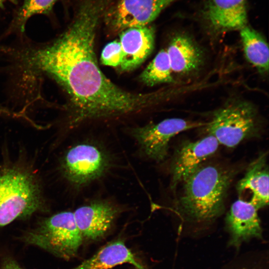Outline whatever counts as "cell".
<instances>
[{"instance_id":"obj_1","label":"cell","mask_w":269,"mask_h":269,"mask_svg":"<svg viewBox=\"0 0 269 269\" xmlns=\"http://www.w3.org/2000/svg\"><path fill=\"white\" fill-rule=\"evenodd\" d=\"M113 1L81 0L73 21L58 38L21 57L27 67L51 77L64 88L74 107V125L140 112L164 97L162 92H127L100 70L94 51L96 30Z\"/></svg>"},{"instance_id":"obj_2","label":"cell","mask_w":269,"mask_h":269,"mask_svg":"<svg viewBox=\"0 0 269 269\" xmlns=\"http://www.w3.org/2000/svg\"><path fill=\"white\" fill-rule=\"evenodd\" d=\"M234 173L214 163L199 166L182 183L175 210L185 222L207 225L224 212L225 200Z\"/></svg>"},{"instance_id":"obj_3","label":"cell","mask_w":269,"mask_h":269,"mask_svg":"<svg viewBox=\"0 0 269 269\" xmlns=\"http://www.w3.org/2000/svg\"><path fill=\"white\" fill-rule=\"evenodd\" d=\"M42 206L40 188L32 174L16 167L0 172V227L28 217Z\"/></svg>"},{"instance_id":"obj_4","label":"cell","mask_w":269,"mask_h":269,"mask_svg":"<svg viewBox=\"0 0 269 269\" xmlns=\"http://www.w3.org/2000/svg\"><path fill=\"white\" fill-rule=\"evenodd\" d=\"M22 242L69 261L75 258L83 242L73 213L63 211L44 219L23 234Z\"/></svg>"},{"instance_id":"obj_5","label":"cell","mask_w":269,"mask_h":269,"mask_svg":"<svg viewBox=\"0 0 269 269\" xmlns=\"http://www.w3.org/2000/svg\"><path fill=\"white\" fill-rule=\"evenodd\" d=\"M206 126L220 144L233 148L257 133V111L248 102L232 101L216 111Z\"/></svg>"},{"instance_id":"obj_6","label":"cell","mask_w":269,"mask_h":269,"mask_svg":"<svg viewBox=\"0 0 269 269\" xmlns=\"http://www.w3.org/2000/svg\"><path fill=\"white\" fill-rule=\"evenodd\" d=\"M110 165V157L105 149L93 143L82 142L67 151L61 168L65 178L78 187L102 176Z\"/></svg>"},{"instance_id":"obj_7","label":"cell","mask_w":269,"mask_h":269,"mask_svg":"<svg viewBox=\"0 0 269 269\" xmlns=\"http://www.w3.org/2000/svg\"><path fill=\"white\" fill-rule=\"evenodd\" d=\"M176 0H117L103 18L111 31L120 33L134 27L150 25L161 11Z\"/></svg>"},{"instance_id":"obj_8","label":"cell","mask_w":269,"mask_h":269,"mask_svg":"<svg viewBox=\"0 0 269 269\" xmlns=\"http://www.w3.org/2000/svg\"><path fill=\"white\" fill-rule=\"evenodd\" d=\"M206 124L181 118H170L134 128L132 134L145 156L159 162L166 157L172 137L182 132Z\"/></svg>"},{"instance_id":"obj_9","label":"cell","mask_w":269,"mask_h":269,"mask_svg":"<svg viewBox=\"0 0 269 269\" xmlns=\"http://www.w3.org/2000/svg\"><path fill=\"white\" fill-rule=\"evenodd\" d=\"M219 143L213 136L186 141L175 150L170 165V187L175 190L217 150Z\"/></svg>"},{"instance_id":"obj_10","label":"cell","mask_w":269,"mask_h":269,"mask_svg":"<svg viewBox=\"0 0 269 269\" xmlns=\"http://www.w3.org/2000/svg\"><path fill=\"white\" fill-rule=\"evenodd\" d=\"M258 210L250 202L240 198L232 204L225 218L229 247L239 249L243 243L252 239H263Z\"/></svg>"},{"instance_id":"obj_11","label":"cell","mask_w":269,"mask_h":269,"mask_svg":"<svg viewBox=\"0 0 269 269\" xmlns=\"http://www.w3.org/2000/svg\"><path fill=\"white\" fill-rule=\"evenodd\" d=\"M119 213L116 207L105 201H95L78 208L73 212L83 241L102 240L110 232Z\"/></svg>"},{"instance_id":"obj_12","label":"cell","mask_w":269,"mask_h":269,"mask_svg":"<svg viewBox=\"0 0 269 269\" xmlns=\"http://www.w3.org/2000/svg\"><path fill=\"white\" fill-rule=\"evenodd\" d=\"M201 16L217 33L240 30L247 25V0H207Z\"/></svg>"},{"instance_id":"obj_13","label":"cell","mask_w":269,"mask_h":269,"mask_svg":"<svg viewBox=\"0 0 269 269\" xmlns=\"http://www.w3.org/2000/svg\"><path fill=\"white\" fill-rule=\"evenodd\" d=\"M155 39V30L150 25L131 27L120 33V42L124 57L120 66L123 71L134 70L151 54Z\"/></svg>"},{"instance_id":"obj_14","label":"cell","mask_w":269,"mask_h":269,"mask_svg":"<svg viewBox=\"0 0 269 269\" xmlns=\"http://www.w3.org/2000/svg\"><path fill=\"white\" fill-rule=\"evenodd\" d=\"M126 264L135 269H149L125 241L119 239L106 244L92 256L70 269H112Z\"/></svg>"},{"instance_id":"obj_15","label":"cell","mask_w":269,"mask_h":269,"mask_svg":"<svg viewBox=\"0 0 269 269\" xmlns=\"http://www.w3.org/2000/svg\"><path fill=\"white\" fill-rule=\"evenodd\" d=\"M240 197L250 194L248 201L258 209L268 205L269 169L267 153H262L248 166L244 177L237 184Z\"/></svg>"},{"instance_id":"obj_16","label":"cell","mask_w":269,"mask_h":269,"mask_svg":"<svg viewBox=\"0 0 269 269\" xmlns=\"http://www.w3.org/2000/svg\"><path fill=\"white\" fill-rule=\"evenodd\" d=\"M173 72L187 75L198 70L203 54L193 40L185 34L175 35L166 50Z\"/></svg>"},{"instance_id":"obj_17","label":"cell","mask_w":269,"mask_h":269,"mask_svg":"<svg viewBox=\"0 0 269 269\" xmlns=\"http://www.w3.org/2000/svg\"><path fill=\"white\" fill-rule=\"evenodd\" d=\"M240 37L247 61L262 74L269 71V49L264 37L246 25L240 30Z\"/></svg>"},{"instance_id":"obj_18","label":"cell","mask_w":269,"mask_h":269,"mask_svg":"<svg viewBox=\"0 0 269 269\" xmlns=\"http://www.w3.org/2000/svg\"><path fill=\"white\" fill-rule=\"evenodd\" d=\"M166 50H161L141 73L139 78L148 86L174 82Z\"/></svg>"},{"instance_id":"obj_19","label":"cell","mask_w":269,"mask_h":269,"mask_svg":"<svg viewBox=\"0 0 269 269\" xmlns=\"http://www.w3.org/2000/svg\"><path fill=\"white\" fill-rule=\"evenodd\" d=\"M58 0H24L14 19V25L21 32L28 19L36 14H48Z\"/></svg>"},{"instance_id":"obj_20","label":"cell","mask_w":269,"mask_h":269,"mask_svg":"<svg viewBox=\"0 0 269 269\" xmlns=\"http://www.w3.org/2000/svg\"><path fill=\"white\" fill-rule=\"evenodd\" d=\"M124 57L119 41L115 40L107 44L104 48L101 56L102 63L112 67L120 66Z\"/></svg>"},{"instance_id":"obj_21","label":"cell","mask_w":269,"mask_h":269,"mask_svg":"<svg viewBox=\"0 0 269 269\" xmlns=\"http://www.w3.org/2000/svg\"><path fill=\"white\" fill-rule=\"evenodd\" d=\"M0 115L1 116H7L10 117H20V115L19 114L15 113L12 112L9 110L8 109L3 107V106L0 105Z\"/></svg>"},{"instance_id":"obj_22","label":"cell","mask_w":269,"mask_h":269,"mask_svg":"<svg viewBox=\"0 0 269 269\" xmlns=\"http://www.w3.org/2000/svg\"><path fill=\"white\" fill-rule=\"evenodd\" d=\"M8 1L10 2L13 4L17 3L16 0H0V11L4 7L5 2Z\"/></svg>"},{"instance_id":"obj_23","label":"cell","mask_w":269,"mask_h":269,"mask_svg":"<svg viewBox=\"0 0 269 269\" xmlns=\"http://www.w3.org/2000/svg\"><path fill=\"white\" fill-rule=\"evenodd\" d=\"M255 269V268H251V269Z\"/></svg>"}]
</instances>
